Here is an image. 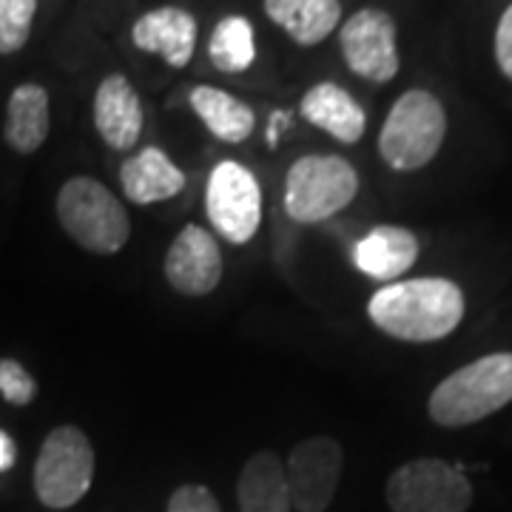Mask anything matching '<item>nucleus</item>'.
I'll list each match as a JSON object with an SVG mask.
<instances>
[{
	"label": "nucleus",
	"instance_id": "nucleus-4",
	"mask_svg": "<svg viewBox=\"0 0 512 512\" xmlns=\"http://www.w3.org/2000/svg\"><path fill=\"white\" fill-rule=\"evenodd\" d=\"M447 137V111L427 89H407L390 106L379 131V154L393 171H419Z\"/></svg>",
	"mask_w": 512,
	"mask_h": 512
},
{
	"label": "nucleus",
	"instance_id": "nucleus-20",
	"mask_svg": "<svg viewBox=\"0 0 512 512\" xmlns=\"http://www.w3.org/2000/svg\"><path fill=\"white\" fill-rule=\"evenodd\" d=\"M188 106L194 109V114L202 120V126L208 128L217 140L222 143H245L256 128L254 109L239 100L225 89L217 86H194L188 92Z\"/></svg>",
	"mask_w": 512,
	"mask_h": 512
},
{
	"label": "nucleus",
	"instance_id": "nucleus-3",
	"mask_svg": "<svg viewBox=\"0 0 512 512\" xmlns=\"http://www.w3.org/2000/svg\"><path fill=\"white\" fill-rule=\"evenodd\" d=\"M55 211L69 239L89 254H120L131 239L126 205L94 177H72L60 185Z\"/></svg>",
	"mask_w": 512,
	"mask_h": 512
},
{
	"label": "nucleus",
	"instance_id": "nucleus-11",
	"mask_svg": "<svg viewBox=\"0 0 512 512\" xmlns=\"http://www.w3.org/2000/svg\"><path fill=\"white\" fill-rule=\"evenodd\" d=\"M163 274L174 291L191 299L217 291L222 282V251L214 234L202 225H185L165 251Z\"/></svg>",
	"mask_w": 512,
	"mask_h": 512
},
{
	"label": "nucleus",
	"instance_id": "nucleus-15",
	"mask_svg": "<svg viewBox=\"0 0 512 512\" xmlns=\"http://www.w3.org/2000/svg\"><path fill=\"white\" fill-rule=\"evenodd\" d=\"M299 114L311 123L322 128L333 140L356 146L365 137L367 117L365 109L359 106V100L339 83H316L299 100Z\"/></svg>",
	"mask_w": 512,
	"mask_h": 512
},
{
	"label": "nucleus",
	"instance_id": "nucleus-25",
	"mask_svg": "<svg viewBox=\"0 0 512 512\" xmlns=\"http://www.w3.org/2000/svg\"><path fill=\"white\" fill-rule=\"evenodd\" d=\"M495 60L507 80H512V3L495 26Z\"/></svg>",
	"mask_w": 512,
	"mask_h": 512
},
{
	"label": "nucleus",
	"instance_id": "nucleus-21",
	"mask_svg": "<svg viewBox=\"0 0 512 512\" xmlns=\"http://www.w3.org/2000/svg\"><path fill=\"white\" fill-rule=\"evenodd\" d=\"M208 60L222 74H242L254 66V23L242 15H225L208 37Z\"/></svg>",
	"mask_w": 512,
	"mask_h": 512
},
{
	"label": "nucleus",
	"instance_id": "nucleus-1",
	"mask_svg": "<svg viewBox=\"0 0 512 512\" xmlns=\"http://www.w3.org/2000/svg\"><path fill=\"white\" fill-rule=\"evenodd\" d=\"M367 316L376 328L399 342H439L464 319V293L441 276L387 282L370 296Z\"/></svg>",
	"mask_w": 512,
	"mask_h": 512
},
{
	"label": "nucleus",
	"instance_id": "nucleus-2",
	"mask_svg": "<svg viewBox=\"0 0 512 512\" xmlns=\"http://www.w3.org/2000/svg\"><path fill=\"white\" fill-rule=\"evenodd\" d=\"M512 402V353H490L458 367L433 390L427 410L441 427H467Z\"/></svg>",
	"mask_w": 512,
	"mask_h": 512
},
{
	"label": "nucleus",
	"instance_id": "nucleus-5",
	"mask_svg": "<svg viewBox=\"0 0 512 512\" xmlns=\"http://www.w3.org/2000/svg\"><path fill=\"white\" fill-rule=\"evenodd\" d=\"M359 194V171L339 154H305L288 168L282 205L299 225H316L345 211Z\"/></svg>",
	"mask_w": 512,
	"mask_h": 512
},
{
	"label": "nucleus",
	"instance_id": "nucleus-8",
	"mask_svg": "<svg viewBox=\"0 0 512 512\" xmlns=\"http://www.w3.org/2000/svg\"><path fill=\"white\" fill-rule=\"evenodd\" d=\"M205 214L225 242H251L262 225V188L254 171L237 160L214 165L205 185Z\"/></svg>",
	"mask_w": 512,
	"mask_h": 512
},
{
	"label": "nucleus",
	"instance_id": "nucleus-23",
	"mask_svg": "<svg viewBox=\"0 0 512 512\" xmlns=\"http://www.w3.org/2000/svg\"><path fill=\"white\" fill-rule=\"evenodd\" d=\"M35 396V376L20 365L18 359L0 356V399L12 407H26V404L35 402Z\"/></svg>",
	"mask_w": 512,
	"mask_h": 512
},
{
	"label": "nucleus",
	"instance_id": "nucleus-13",
	"mask_svg": "<svg viewBox=\"0 0 512 512\" xmlns=\"http://www.w3.org/2000/svg\"><path fill=\"white\" fill-rule=\"evenodd\" d=\"M94 128L100 140L114 151H131L143 134V100L126 74H109L100 80L92 106Z\"/></svg>",
	"mask_w": 512,
	"mask_h": 512
},
{
	"label": "nucleus",
	"instance_id": "nucleus-7",
	"mask_svg": "<svg viewBox=\"0 0 512 512\" xmlns=\"http://www.w3.org/2000/svg\"><path fill=\"white\" fill-rule=\"evenodd\" d=\"M384 498L393 512H467L473 484L441 458H413L387 478Z\"/></svg>",
	"mask_w": 512,
	"mask_h": 512
},
{
	"label": "nucleus",
	"instance_id": "nucleus-16",
	"mask_svg": "<svg viewBox=\"0 0 512 512\" xmlns=\"http://www.w3.org/2000/svg\"><path fill=\"white\" fill-rule=\"evenodd\" d=\"M120 185L128 202L157 205L183 194L185 174L163 148L146 146L126 157V163L120 165Z\"/></svg>",
	"mask_w": 512,
	"mask_h": 512
},
{
	"label": "nucleus",
	"instance_id": "nucleus-12",
	"mask_svg": "<svg viewBox=\"0 0 512 512\" xmlns=\"http://www.w3.org/2000/svg\"><path fill=\"white\" fill-rule=\"evenodd\" d=\"M197 18L183 6H157L134 20L131 40L140 52L163 57L171 69H185L197 49Z\"/></svg>",
	"mask_w": 512,
	"mask_h": 512
},
{
	"label": "nucleus",
	"instance_id": "nucleus-27",
	"mask_svg": "<svg viewBox=\"0 0 512 512\" xmlns=\"http://www.w3.org/2000/svg\"><path fill=\"white\" fill-rule=\"evenodd\" d=\"M291 123V117H288V111H274L271 114V123H268V146L274 148L279 143V128L288 126Z\"/></svg>",
	"mask_w": 512,
	"mask_h": 512
},
{
	"label": "nucleus",
	"instance_id": "nucleus-9",
	"mask_svg": "<svg viewBox=\"0 0 512 512\" xmlns=\"http://www.w3.org/2000/svg\"><path fill=\"white\" fill-rule=\"evenodd\" d=\"M339 49L350 72L367 83H390L402 66L396 20L376 6H365L342 23Z\"/></svg>",
	"mask_w": 512,
	"mask_h": 512
},
{
	"label": "nucleus",
	"instance_id": "nucleus-14",
	"mask_svg": "<svg viewBox=\"0 0 512 512\" xmlns=\"http://www.w3.org/2000/svg\"><path fill=\"white\" fill-rule=\"evenodd\" d=\"M419 259V239L402 225H376L353 245V265L376 282H399Z\"/></svg>",
	"mask_w": 512,
	"mask_h": 512
},
{
	"label": "nucleus",
	"instance_id": "nucleus-6",
	"mask_svg": "<svg viewBox=\"0 0 512 512\" xmlns=\"http://www.w3.org/2000/svg\"><path fill=\"white\" fill-rule=\"evenodd\" d=\"M94 481V447L89 436L63 424L55 427L43 444L35 461V493L49 510H69L80 504L92 490Z\"/></svg>",
	"mask_w": 512,
	"mask_h": 512
},
{
	"label": "nucleus",
	"instance_id": "nucleus-22",
	"mask_svg": "<svg viewBox=\"0 0 512 512\" xmlns=\"http://www.w3.org/2000/svg\"><path fill=\"white\" fill-rule=\"evenodd\" d=\"M37 15V0H0V55L20 52Z\"/></svg>",
	"mask_w": 512,
	"mask_h": 512
},
{
	"label": "nucleus",
	"instance_id": "nucleus-19",
	"mask_svg": "<svg viewBox=\"0 0 512 512\" xmlns=\"http://www.w3.org/2000/svg\"><path fill=\"white\" fill-rule=\"evenodd\" d=\"M239 512H291V493L282 458L259 450L245 461L237 481Z\"/></svg>",
	"mask_w": 512,
	"mask_h": 512
},
{
	"label": "nucleus",
	"instance_id": "nucleus-24",
	"mask_svg": "<svg viewBox=\"0 0 512 512\" xmlns=\"http://www.w3.org/2000/svg\"><path fill=\"white\" fill-rule=\"evenodd\" d=\"M165 512H222L220 504L214 493L202 484H183L177 487L171 498H168V507Z\"/></svg>",
	"mask_w": 512,
	"mask_h": 512
},
{
	"label": "nucleus",
	"instance_id": "nucleus-17",
	"mask_svg": "<svg viewBox=\"0 0 512 512\" xmlns=\"http://www.w3.org/2000/svg\"><path fill=\"white\" fill-rule=\"evenodd\" d=\"M52 131V109L49 92L40 83H20L6 100L3 140L18 154H35L49 140Z\"/></svg>",
	"mask_w": 512,
	"mask_h": 512
},
{
	"label": "nucleus",
	"instance_id": "nucleus-26",
	"mask_svg": "<svg viewBox=\"0 0 512 512\" xmlns=\"http://www.w3.org/2000/svg\"><path fill=\"white\" fill-rule=\"evenodd\" d=\"M15 458H18V447H15V439L6 433V430H0V473H6V470H12L15 467Z\"/></svg>",
	"mask_w": 512,
	"mask_h": 512
},
{
	"label": "nucleus",
	"instance_id": "nucleus-10",
	"mask_svg": "<svg viewBox=\"0 0 512 512\" xmlns=\"http://www.w3.org/2000/svg\"><path fill=\"white\" fill-rule=\"evenodd\" d=\"M345 467L342 444L330 436H311L299 441L285 461V478L291 507L296 512H325L339 490Z\"/></svg>",
	"mask_w": 512,
	"mask_h": 512
},
{
	"label": "nucleus",
	"instance_id": "nucleus-18",
	"mask_svg": "<svg viewBox=\"0 0 512 512\" xmlns=\"http://www.w3.org/2000/svg\"><path fill=\"white\" fill-rule=\"evenodd\" d=\"M265 15L291 37L296 46H319L342 23L339 0H265Z\"/></svg>",
	"mask_w": 512,
	"mask_h": 512
}]
</instances>
